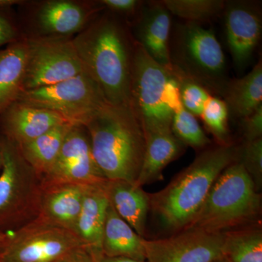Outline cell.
<instances>
[{
  "mask_svg": "<svg viewBox=\"0 0 262 262\" xmlns=\"http://www.w3.org/2000/svg\"><path fill=\"white\" fill-rule=\"evenodd\" d=\"M163 101L167 108L173 114L182 110L183 106L180 89L177 79L170 72V75L165 83L163 91Z\"/></svg>",
  "mask_w": 262,
  "mask_h": 262,
  "instance_id": "f546056e",
  "label": "cell"
},
{
  "mask_svg": "<svg viewBox=\"0 0 262 262\" xmlns=\"http://www.w3.org/2000/svg\"><path fill=\"white\" fill-rule=\"evenodd\" d=\"M84 126L89 131L93 157L105 179L136 184L144 160L146 139L131 106L107 104Z\"/></svg>",
  "mask_w": 262,
  "mask_h": 262,
  "instance_id": "7a4b0ae2",
  "label": "cell"
},
{
  "mask_svg": "<svg viewBox=\"0 0 262 262\" xmlns=\"http://www.w3.org/2000/svg\"><path fill=\"white\" fill-rule=\"evenodd\" d=\"M213 262H230L229 261L228 259H227V258L225 257V256H224V257L220 258V259L216 260V261H213Z\"/></svg>",
  "mask_w": 262,
  "mask_h": 262,
  "instance_id": "8d00e7d4",
  "label": "cell"
},
{
  "mask_svg": "<svg viewBox=\"0 0 262 262\" xmlns=\"http://www.w3.org/2000/svg\"><path fill=\"white\" fill-rule=\"evenodd\" d=\"M0 230L18 220L34 194L37 173L24 159L19 146L0 134Z\"/></svg>",
  "mask_w": 262,
  "mask_h": 262,
  "instance_id": "30bf717a",
  "label": "cell"
},
{
  "mask_svg": "<svg viewBox=\"0 0 262 262\" xmlns=\"http://www.w3.org/2000/svg\"><path fill=\"white\" fill-rule=\"evenodd\" d=\"M94 8L77 2L52 0L43 3L38 10L37 24L40 37H68L81 32L87 25Z\"/></svg>",
  "mask_w": 262,
  "mask_h": 262,
  "instance_id": "2e32d148",
  "label": "cell"
},
{
  "mask_svg": "<svg viewBox=\"0 0 262 262\" xmlns=\"http://www.w3.org/2000/svg\"><path fill=\"white\" fill-rule=\"evenodd\" d=\"M110 203L103 229L102 252L107 256H125L146 261L143 239Z\"/></svg>",
  "mask_w": 262,
  "mask_h": 262,
  "instance_id": "44dd1931",
  "label": "cell"
},
{
  "mask_svg": "<svg viewBox=\"0 0 262 262\" xmlns=\"http://www.w3.org/2000/svg\"><path fill=\"white\" fill-rule=\"evenodd\" d=\"M170 13L161 2H155L144 8L136 27V42L155 61L170 68Z\"/></svg>",
  "mask_w": 262,
  "mask_h": 262,
  "instance_id": "5bb4252c",
  "label": "cell"
},
{
  "mask_svg": "<svg viewBox=\"0 0 262 262\" xmlns=\"http://www.w3.org/2000/svg\"><path fill=\"white\" fill-rule=\"evenodd\" d=\"M171 130L174 136L185 146L203 149L211 144V140L201 128L196 117L184 107L173 114Z\"/></svg>",
  "mask_w": 262,
  "mask_h": 262,
  "instance_id": "484cf974",
  "label": "cell"
},
{
  "mask_svg": "<svg viewBox=\"0 0 262 262\" xmlns=\"http://www.w3.org/2000/svg\"><path fill=\"white\" fill-rule=\"evenodd\" d=\"M224 256L230 262H262V233L258 228L225 232Z\"/></svg>",
  "mask_w": 262,
  "mask_h": 262,
  "instance_id": "cb8c5ba5",
  "label": "cell"
},
{
  "mask_svg": "<svg viewBox=\"0 0 262 262\" xmlns=\"http://www.w3.org/2000/svg\"><path fill=\"white\" fill-rule=\"evenodd\" d=\"M170 72L178 82L183 106L194 116L201 117L207 100L211 96L203 86L171 66Z\"/></svg>",
  "mask_w": 262,
  "mask_h": 262,
  "instance_id": "83f0119b",
  "label": "cell"
},
{
  "mask_svg": "<svg viewBox=\"0 0 262 262\" xmlns=\"http://www.w3.org/2000/svg\"><path fill=\"white\" fill-rule=\"evenodd\" d=\"M67 122L58 114L19 101L10 105L0 116L1 135L18 145L32 141L57 125Z\"/></svg>",
  "mask_w": 262,
  "mask_h": 262,
  "instance_id": "4fadbf2b",
  "label": "cell"
},
{
  "mask_svg": "<svg viewBox=\"0 0 262 262\" xmlns=\"http://www.w3.org/2000/svg\"><path fill=\"white\" fill-rule=\"evenodd\" d=\"M53 262H95L89 248L82 246L76 248Z\"/></svg>",
  "mask_w": 262,
  "mask_h": 262,
  "instance_id": "836d02e7",
  "label": "cell"
},
{
  "mask_svg": "<svg viewBox=\"0 0 262 262\" xmlns=\"http://www.w3.org/2000/svg\"><path fill=\"white\" fill-rule=\"evenodd\" d=\"M110 204L117 214L133 229L144 237L146 220L150 208L149 195L135 184L122 180H108L103 182Z\"/></svg>",
  "mask_w": 262,
  "mask_h": 262,
  "instance_id": "ac0fdd59",
  "label": "cell"
},
{
  "mask_svg": "<svg viewBox=\"0 0 262 262\" xmlns=\"http://www.w3.org/2000/svg\"><path fill=\"white\" fill-rule=\"evenodd\" d=\"M6 10H0V48L18 40L16 27L5 13Z\"/></svg>",
  "mask_w": 262,
  "mask_h": 262,
  "instance_id": "1f68e13d",
  "label": "cell"
},
{
  "mask_svg": "<svg viewBox=\"0 0 262 262\" xmlns=\"http://www.w3.org/2000/svg\"><path fill=\"white\" fill-rule=\"evenodd\" d=\"M170 54L173 67L210 94L222 96L229 80L225 54L213 31L193 22L179 26Z\"/></svg>",
  "mask_w": 262,
  "mask_h": 262,
  "instance_id": "5b68a950",
  "label": "cell"
},
{
  "mask_svg": "<svg viewBox=\"0 0 262 262\" xmlns=\"http://www.w3.org/2000/svg\"><path fill=\"white\" fill-rule=\"evenodd\" d=\"M145 139L144 160L136 182L140 187L162 180L164 169L182 154L185 146L172 130L149 133L145 134Z\"/></svg>",
  "mask_w": 262,
  "mask_h": 262,
  "instance_id": "d6986e66",
  "label": "cell"
},
{
  "mask_svg": "<svg viewBox=\"0 0 262 262\" xmlns=\"http://www.w3.org/2000/svg\"><path fill=\"white\" fill-rule=\"evenodd\" d=\"M95 262H146L125 256H107L103 253L94 256Z\"/></svg>",
  "mask_w": 262,
  "mask_h": 262,
  "instance_id": "e575fe53",
  "label": "cell"
},
{
  "mask_svg": "<svg viewBox=\"0 0 262 262\" xmlns=\"http://www.w3.org/2000/svg\"><path fill=\"white\" fill-rule=\"evenodd\" d=\"M10 234L5 231L0 230V248L4 246L5 243L8 241L9 238Z\"/></svg>",
  "mask_w": 262,
  "mask_h": 262,
  "instance_id": "d590c367",
  "label": "cell"
},
{
  "mask_svg": "<svg viewBox=\"0 0 262 262\" xmlns=\"http://www.w3.org/2000/svg\"><path fill=\"white\" fill-rule=\"evenodd\" d=\"M74 124L57 125L39 137L18 145L24 159L37 176L42 177L55 163L66 136Z\"/></svg>",
  "mask_w": 262,
  "mask_h": 262,
  "instance_id": "603a6c76",
  "label": "cell"
},
{
  "mask_svg": "<svg viewBox=\"0 0 262 262\" xmlns=\"http://www.w3.org/2000/svg\"><path fill=\"white\" fill-rule=\"evenodd\" d=\"M98 3L111 11L125 15L136 13L142 5V2L138 0H101Z\"/></svg>",
  "mask_w": 262,
  "mask_h": 262,
  "instance_id": "d6a6232c",
  "label": "cell"
},
{
  "mask_svg": "<svg viewBox=\"0 0 262 262\" xmlns=\"http://www.w3.org/2000/svg\"><path fill=\"white\" fill-rule=\"evenodd\" d=\"M161 3L170 14L193 23L218 16L226 4L222 0H163Z\"/></svg>",
  "mask_w": 262,
  "mask_h": 262,
  "instance_id": "d4e9b609",
  "label": "cell"
},
{
  "mask_svg": "<svg viewBox=\"0 0 262 262\" xmlns=\"http://www.w3.org/2000/svg\"><path fill=\"white\" fill-rule=\"evenodd\" d=\"M239 148L219 145L205 150L163 190L150 198V207L169 230H183L204 203L213 183L239 159Z\"/></svg>",
  "mask_w": 262,
  "mask_h": 262,
  "instance_id": "3957f363",
  "label": "cell"
},
{
  "mask_svg": "<svg viewBox=\"0 0 262 262\" xmlns=\"http://www.w3.org/2000/svg\"><path fill=\"white\" fill-rule=\"evenodd\" d=\"M2 162H3V158H2L1 146H0V170H1L2 168Z\"/></svg>",
  "mask_w": 262,
  "mask_h": 262,
  "instance_id": "74e56055",
  "label": "cell"
},
{
  "mask_svg": "<svg viewBox=\"0 0 262 262\" xmlns=\"http://www.w3.org/2000/svg\"><path fill=\"white\" fill-rule=\"evenodd\" d=\"M103 182L84 184L82 208L75 229V234L94 256L103 253V229L110 206Z\"/></svg>",
  "mask_w": 262,
  "mask_h": 262,
  "instance_id": "9a60e30c",
  "label": "cell"
},
{
  "mask_svg": "<svg viewBox=\"0 0 262 262\" xmlns=\"http://www.w3.org/2000/svg\"><path fill=\"white\" fill-rule=\"evenodd\" d=\"M27 42L24 91L58 83L85 72L72 39L39 36Z\"/></svg>",
  "mask_w": 262,
  "mask_h": 262,
  "instance_id": "9c48e42d",
  "label": "cell"
},
{
  "mask_svg": "<svg viewBox=\"0 0 262 262\" xmlns=\"http://www.w3.org/2000/svg\"><path fill=\"white\" fill-rule=\"evenodd\" d=\"M225 232L183 229L166 238L143 239L147 262H213L224 257Z\"/></svg>",
  "mask_w": 262,
  "mask_h": 262,
  "instance_id": "8fae6325",
  "label": "cell"
},
{
  "mask_svg": "<svg viewBox=\"0 0 262 262\" xmlns=\"http://www.w3.org/2000/svg\"><path fill=\"white\" fill-rule=\"evenodd\" d=\"M28 51L27 39L0 50V116L24 92Z\"/></svg>",
  "mask_w": 262,
  "mask_h": 262,
  "instance_id": "ffe728a7",
  "label": "cell"
},
{
  "mask_svg": "<svg viewBox=\"0 0 262 262\" xmlns=\"http://www.w3.org/2000/svg\"><path fill=\"white\" fill-rule=\"evenodd\" d=\"M84 71L96 82L108 104L130 105L134 44L112 15H104L72 39Z\"/></svg>",
  "mask_w": 262,
  "mask_h": 262,
  "instance_id": "6da1fadb",
  "label": "cell"
},
{
  "mask_svg": "<svg viewBox=\"0 0 262 262\" xmlns=\"http://www.w3.org/2000/svg\"><path fill=\"white\" fill-rule=\"evenodd\" d=\"M224 11L229 51L235 65L243 68L261 39V13L253 3L244 1L228 2Z\"/></svg>",
  "mask_w": 262,
  "mask_h": 262,
  "instance_id": "7c38bea8",
  "label": "cell"
},
{
  "mask_svg": "<svg viewBox=\"0 0 262 262\" xmlns=\"http://www.w3.org/2000/svg\"><path fill=\"white\" fill-rule=\"evenodd\" d=\"M45 187L46 192L39 203V217L75 232L82 208L84 184H59Z\"/></svg>",
  "mask_w": 262,
  "mask_h": 262,
  "instance_id": "e0dca14e",
  "label": "cell"
},
{
  "mask_svg": "<svg viewBox=\"0 0 262 262\" xmlns=\"http://www.w3.org/2000/svg\"><path fill=\"white\" fill-rule=\"evenodd\" d=\"M137 42H134L131 70L130 105L144 134L171 130L173 114L163 101L165 83L170 75Z\"/></svg>",
  "mask_w": 262,
  "mask_h": 262,
  "instance_id": "8992f818",
  "label": "cell"
},
{
  "mask_svg": "<svg viewBox=\"0 0 262 262\" xmlns=\"http://www.w3.org/2000/svg\"><path fill=\"white\" fill-rule=\"evenodd\" d=\"M261 210V196L238 160L222 171L192 222L184 229L222 233L254 220Z\"/></svg>",
  "mask_w": 262,
  "mask_h": 262,
  "instance_id": "277c9868",
  "label": "cell"
},
{
  "mask_svg": "<svg viewBox=\"0 0 262 262\" xmlns=\"http://www.w3.org/2000/svg\"><path fill=\"white\" fill-rule=\"evenodd\" d=\"M82 246L75 232L39 216L10 234L0 248V262H53Z\"/></svg>",
  "mask_w": 262,
  "mask_h": 262,
  "instance_id": "ba28073f",
  "label": "cell"
},
{
  "mask_svg": "<svg viewBox=\"0 0 262 262\" xmlns=\"http://www.w3.org/2000/svg\"><path fill=\"white\" fill-rule=\"evenodd\" d=\"M229 108L225 101L211 96L207 100L201 117L208 130L220 145H227L229 140Z\"/></svg>",
  "mask_w": 262,
  "mask_h": 262,
  "instance_id": "4316f807",
  "label": "cell"
},
{
  "mask_svg": "<svg viewBox=\"0 0 262 262\" xmlns=\"http://www.w3.org/2000/svg\"><path fill=\"white\" fill-rule=\"evenodd\" d=\"M18 101L53 112L71 124L84 125L108 104L86 72L52 85L24 91Z\"/></svg>",
  "mask_w": 262,
  "mask_h": 262,
  "instance_id": "52a82bcc",
  "label": "cell"
},
{
  "mask_svg": "<svg viewBox=\"0 0 262 262\" xmlns=\"http://www.w3.org/2000/svg\"><path fill=\"white\" fill-rule=\"evenodd\" d=\"M243 129L246 142L262 138V105L243 118Z\"/></svg>",
  "mask_w": 262,
  "mask_h": 262,
  "instance_id": "4dcf8cb0",
  "label": "cell"
},
{
  "mask_svg": "<svg viewBox=\"0 0 262 262\" xmlns=\"http://www.w3.org/2000/svg\"><path fill=\"white\" fill-rule=\"evenodd\" d=\"M238 161L244 165L259 191L262 181V138L246 141L243 147L239 148Z\"/></svg>",
  "mask_w": 262,
  "mask_h": 262,
  "instance_id": "f1b7e54d",
  "label": "cell"
},
{
  "mask_svg": "<svg viewBox=\"0 0 262 262\" xmlns=\"http://www.w3.org/2000/svg\"><path fill=\"white\" fill-rule=\"evenodd\" d=\"M229 112L245 118L262 105V64L258 61L244 77L229 80L222 93Z\"/></svg>",
  "mask_w": 262,
  "mask_h": 262,
  "instance_id": "7402d4cb",
  "label": "cell"
}]
</instances>
